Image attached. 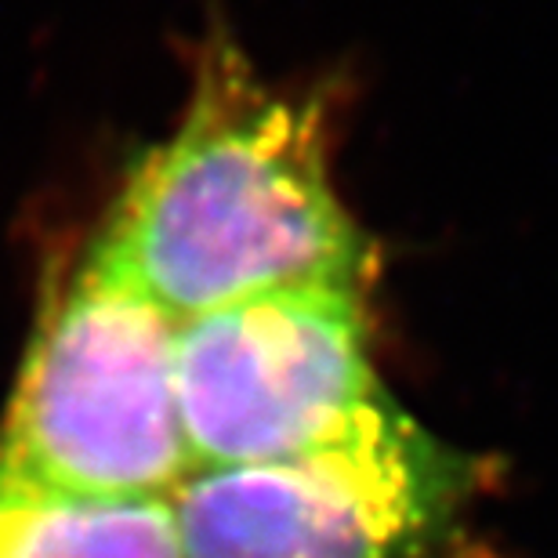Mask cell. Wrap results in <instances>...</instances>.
<instances>
[{"label": "cell", "instance_id": "cell-2", "mask_svg": "<svg viewBox=\"0 0 558 558\" xmlns=\"http://www.w3.org/2000/svg\"><path fill=\"white\" fill-rule=\"evenodd\" d=\"M174 341L178 319L95 236L22 360L0 424V483L92 505L171 500L193 472Z\"/></svg>", "mask_w": 558, "mask_h": 558}, {"label": "cell", "instance_id": "cell-3", "mask_svg": "<svg viewBox=\"0 0 558 558\" xmlns=\"http://www.w3.org/2000/svg\"><path fill=\"white\" fill-rule=\"evenodd\" d=\"M475 486L472 457L392 403L312 450L196 468L171 515L182 558H439Z\"/></svg>", "mask_w": 558, "mask_h": 558}, {"label": "cell", "instance_id": "cell-1", "mask_svg": "<svg viewBox=\"0 0 558 558\" xmlns=\"http://www.w3.org/2000/svg\"><path fill=\"white\" fill-rule=\"evenodd\" d=\"M98 240L174 319L371 276L319 109L265 84L229 44L199 62L182 124L135 163Z\"/></svg>", "mask_w": 558, "mask_h": 558}, {"label": "cell", "instance_id": "cell-5", "mask_svg": "<svg viewBox=\"0 0 558 558\" xmlns=\"http://www.w3.org/2000/svg\"><path fill=\"white\" fill-rule=\"evenodd\" d=\"M0 558H182L171 500L92 505L0 483Z\"/></svg>", "mask_w": 558, "mask_h": 558}, {"label": "cell", "instance_id": "cell-4", "mask_svg": "<svg viewBox=\"0 0 558 558\" xmlns=\"http://www.w3.org/2000/svg\"><path fill=\"white\" fill-rule=\"evenodd\" d=\"M178 417L189 464L290 457L396 403L371 352L366 283H294L178 319Z\"/></svg>", "mask_w": 558, "mask_h": 558}]
</instances>
